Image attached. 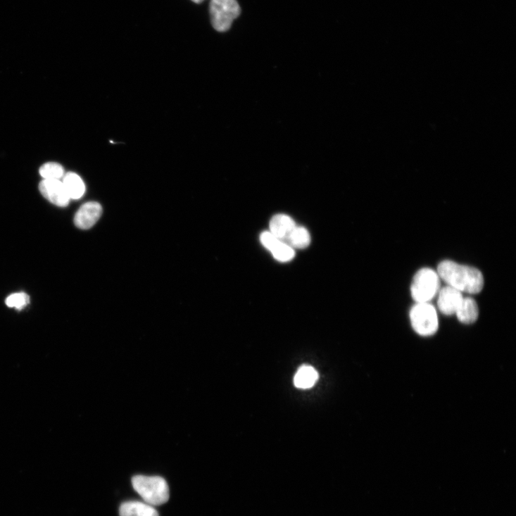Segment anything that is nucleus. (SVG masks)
I'll list each match as a JSON object with an SVG mask.
<instances>
[{
    "label": "nucleus",
    "instance_id": "nucleus-1",
    "mask_svg": "<svg viewBox=\"0 0 516 516\" xmlns=\"http://www.w3.org/2000/svg\"><path fill=\"white\" fill-rule=\"evenodd\" d=\"M439 277L448 286L468 294H479L484 286L482 272L474 268L445 260L438 268Z\"/></svg>",
    "mask_w": 516,
    "mask_h": 516
},
{
    "label": "nucleus",
    "instance_id": "nucleus-2",
    "mask_svg": "<svg viewBox=\"0 0 516 516\" xmlns=\"http://www.w3.org/2000/svg\"><path fill=\"white\" fill-rule=\"evenodd\" d=\"M132 486L144 502L150 505H161L170 499L169 486L160 476L136 475L132 479Z\"/></svg>",
    "mask_w": 516,
    "mask_h": 516
},
{
    "label": "nucleus",
    "instance_id": "nucleus-3",
    "mask_svg": "<svg viewBox=\"0 0 516 516\" xmlns=\"http://www.w3.org/2000/svg\"><path fill=\"white\" fill-rule=\"evenodd\" d=\"M440 288V277L438 272L430 268L419 270L414 277L411 287L413 299L417 303H429Z\"/></svg>",
    "mask_w": 516,
    "mask_h": 516
},
{
    "label": "nucleus",
    "instance_id": "nucleus-4",
    "mask_svg": "<svg viewBox=\"0 0 516 516\" xmlns=\"http://www.w3.org/2000/svg\"><path fill=\"white\" fill-rule=\"evenodd\" d=\"M410 320L414 330L422 336H432L439 329L438 314L429 303H417L410 311Z\"/></svg>",
    "mask_w": 516,
    "mask_h": 516
},
{
    "label": "nucleus",
    "instance_id": "nucleus-5",
    "mask_svg": "<svg viewBox=\"0 0 516 516\" xmlns=\"http://www.w3.org/2000/svg\"><path fill=\"white\" fill-rule=\"evenodd\" d=\"M210 11L213 26L218 32L227 31L241 12L237 0H211Z\"/></svg>",
    "mask_w": 516,
    "mask_h": 516
},
{
    "label": "nucleus",
    "instance_id": "nucleus-6",
    "mask_svg": "<svg viewBox=\"0 0 516 516\" xmlns=\"http://www.w3.org/2000/svg\"><path fill=\"white\" fill-rule=\"evenodd\" d=\"M39 191L49 202L58 207H66L70 203L63 182L58 180H44L39 184Z\"/></svg>",
    "mask_w": 516,
    "mask_h": 516
},
{
    "label": "nucleus",
    "instance_id": "nucleus-7",
    "mask_svg": "<svg viewBox=\"0 0 516 516\" xmlns=\"http://www.w3.org/2000/svg\"><path fill=\"white\" fill-rule=\"evenodd\" d=\"M263 245L269 250L274 258L281 262H288L295 256L294 251L290 246L280 241L270 232H265L260 236Z\"/></svg>",
    "mask_w": 516,
    "mask_h": 516
},
{
    "label": "nucleus",
    "instance_id": "nucleus-8",
    "mask_svg": "<svg viewBox=\"0 0 516 516\" xmlns=\"http://www.w3.org/2000/svg\"><path fill=\"white\" fill-rule=\"evenodd\" d=\"M103 213L101 206L96 202L83 205L75 215L74 222L77 227L82 229L92 228L100 219Z\"/></svg>",
    "mask_w": 516,
    "mask_h": 516
},
{
    "label": "nucleus",
    "instance_id": "nucleus-9",
    "mask_svg": "<svg viewBox=\"0 0 516 516\" xmlns=\"http://www.w3.org/2000/svg\"><path fill=\"white\" fill-rule=\"evenodd\" d=\"M294 221L286 215H277L270 222V233L277 239L289 246L291 235L296 228Z\"/></svg>",
    "mask_w": 516,
    "mask_h": 516
},
{
    "label": "nucleus",
    "instance_id": "nucleus-10",
    "mask_svg": "<svg viewBox=\"0 0 516 516\" xmlns=\"http://www.w3.org/2000/svg\"><path fill=\"white\" fill-rule=\"evenodd\" d=\"M463 296L462 293L449 286L443 288L439 293L438 306L439 310L446 315L455 314Z\"/></svg>",
    "mask_w": 516,
    "mask_h": 516
},
{
    "label": "nucleus",
    "instance_id": "nucleus-11",
    "mask_svg": "<svg viewBox=\"0 0 516 516\" xmlns=\"http://www.w3.org/2000/svg\"><path fill=\"white\" fill-rule=\"evenodd\" d=\"M119 514L120 516H160L153 506L139 501L123 503L119 509Z\"/></svg>",
    "mask_w": 516,
    "mask_h": 516
},
{
    "label": "nucleus",
    "instance_id": "nucleus-12",
    "mask_svg": "<svg viewBox=\"0 0 516 516\" xmlns=\"http://www.w3.org/2000/svg\"><path fill=\"white\" fill-rule=\"evenodd\" d=\"M455 314L461 323L464 325L473 324L477 321L479 315L477 303L472 298H463Z\"/></svg>",
    "mask_w": 516,
    "mask_h": 516
},
{
    "label": "nucleus",
    "instance_id": "nucleus-13",
    "mask_svg": "<svg viewBox=\"0 0 516 516\" xmlns=\"http://www.w3.org/2000/svg\"><path fill=\"white\" fill-rule=\"evenodd\" d=\"M63 184L70 200L80 199L85 194L86 186L83 180L74 172L65 174Z\"/></svg>",
    "mask_w": 516,
    "mask_h": 516
},
{
    "label": "nucleus",
    "instance_id": "nucleus-14",
    "mask_svg": "<svg viewBox=\"0 0 516 516\" xmlns=\"http://www.w3.org/2000/svg\"><path fill=\"white\" fill-rule=\"evenodd\" d=\"M319 378L315 370L308 365H303L298 370L295 378L294 384L300 389H308L312 387Z\"/></svg>",
    "mask_w": 516,
    "mask_h": 516
},
{
    "label": "nucleus",
    "instance_id": "nucleus-15",
    "mask_svg": "<svg viewBox=\"0 0 516 516\" xmlns=\"http://www.w3.org/2000/svg\"><path fill=\"white\" fill-rule=\"evenodd\" d=\"M310 242V237L308 230L302 227H296L293 231L289 246L299 249L307 248Z\"/></svg>",
    "mask_w": 516,
    "mask_h": 516
},
{
    "label": "nucleus",
    "instance_id": "nucleus-16",
    "mask_svg": "<svg viewBox=\"0 0 516 516\" xmlns=\"http://www.w3.org/2000/svg\"><path fill=\"white\" fill-rule=\"evenodd\" d=\"M39 175L44 180H61L64 175L65 171L62 165L56 163H48L39 169Z\"/></svg>",
    "mask_w": 516,
    "mask_h": 516
},
{
    "label": "nucleus",
    "instance_id": "nucleus-17",
    "mask_svg": "<svg viewBox=\"0 0 516 516\" xmlns=\"http://www.w3.org/2000/svg\"><path fill=\"white\" fill-rule=\"evenodd\" d=\"M30 303V297L25 293L12 294L6 299V304L10 308L22 310Z\"/></svg>",
    "mask_w": 516,
    "mask_h": 516
},
{
    "label": "nucleus",
    "instance_id": "nucleus-18",
    "mask_svg": "<svg viewBox=\"0 0 516 516\" xmlns=\"http://www.w3.org/2000/svg\"><path fill=\"white\" fill-rule=\"evenodd\" d=\"M191 1L194 2V3H195V4H200L203 3L204 1V0H191Z\"/></svg>",
    "mask_w": 516,
    "mask_h": 516
}]
</instances>
